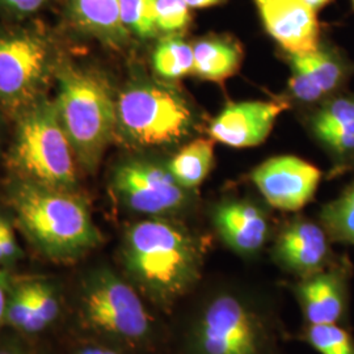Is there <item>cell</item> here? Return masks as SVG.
Returning <instances> with one entry per match:
<instances>
[{"mask_svg":"<svg viewBox=\"0 0 354 354\" xmlns=\"http://www.w3.org/2000/svg\"><path fill=\"white\" fill-rule=\"evenodd\" d=\"M122 256L130 279L160 306L174 304L201 274L200 244L185 228L162 218L129 228Z\"/></svg>","mask_w":354,"mask_h":354,"instance_id":"6da1fadb","label":"cell"},{"mask_svg":"<svg viewBox=\"0 0 354 354\" xmlns=\"http://www.w3.org/2000/svg\"><path fill=\"white\" fill-rule=\"evenodd\" d=\"M10 203L28 239L50 260L74 261L102 243L87 203L71 190L21 180Z\"/></svg>","mask_w":354,"mask_h":354,"instance_id":"7a4b0ae2","label":"cell"},{"mask_svg":"<svg viewBox=\"0 0 354 354\" xmlns=\"http://www.w3.org/2000/svg\"><path fill=\"white\" fill-rule=\"evenodd\" d=\"M55 105L77 163L95 171L117 130V100L104 76L64 64L57 73Z\"/></svg>","mask_w":354,"mask_h":354,"instance_id":"3957f363","label":"cell"},{"mask_svg":"<svg viewBox=\"0 0 354 354\" xmlns=\"http://www.w3.org/2000/svg\"><path fill=\"white\" fill-rule=\"evenodd\" d=\"M76 162L55 102L36 100L20 113L12 165L23 180L71 190L76 184Z\"/></svg>","mask_w":354,"mask_h":354,"instance_id":"277c9868","label":"cell"},{"mask_svg":"<svg viewBox=\"0 0 354 354\" xmlns=\"http://www.w3.org/2000/svg\"><path fill=\"white\" fill-rule=\"evenodd\" d=\"M193 124L189 104L162 84L137 82L117 99V129L137 146L174 145L189 136Z\"/></svg>","mask_w":354,"mask_h":354,"instance_id":"5b68a950","label":"cell"},{"mask_svg":"<svg viewBox=\"0 0 354 354\" xmlns=\"http://www.w3.org/2000/svg\"><path fill=\"white\" fill-rule=\"evenodd\" d=\"M80 313L87 327L117 342L140 344L151 335L152 319L140 294L109 269L84 281Z\"/></svg>","mask_w":354,"mask_h":354,"instance_id":"8992f818","label":"cell"},{"mask_svg":"<svg viewBox=\"0 0 354 354\" xmlns=\"http://www.w3.org/2000/svg\"><path fill=\"white\" fill-rule=\"evenodd\" d=\"M197 354H263L266 330L260 317L235 294H218L205 306L193 333Z\"/></svg>","mask_w":354,"mask_h":354,"instance_id":"52a82bcc","label":"cell"},{"mask_svg":"<svg viewBox=\"0 0 354 354\" xmlns=\"http://www.w3.org/2000/svg\"><path fill=\"white\" fill-rule=\"evenodd\" d=\"M50 46L30 30L0 32V102L23 112L36 102L49 66Z\"/></svg>","mask_w":354,"mask_h":354,"instance_id":"ba28073f","label":"cell"},{"mask_svg":"<svg viewBox=\"0 0 354 354\" xmlns=\"http://www.w3.org/2000/svg\"><path fill=\"white\" fill-rule=\"evenodd\" d=\"M113 188L129 209L147 215L169 214L187 203L184 189L167 167L133 160L120 165Z\"/></svg>","mask_w":354,"mask_h":354,"instance_id":"9c48e42d","label":"cell"},{"mask_svg":"<svg viewBox=\"0 0 354 354\" xmlns=\"http://www.w3.org/2000/svg\"><path fill=\"white\" fill-rule=\"evenodd\" d=\"M320 178L319 168L295 156L272 158L252 172L266 203L283 212H297L310 203Z\"/></svg>","mask_w":354,"mask_h":354,"instance_id":"30bf717a","label":"cell"},{"mask_svg":"<svg viewBox=\"0 0 354 354\" xmlns=\"http://www.w3.org/2000/svg\"><path fill=\"white\" fill-rule=\"evenodd\" d=\"M291 95L306 104L327 102L336 96L353 67L335 48L320 44L317 50L290 55Z\"/></svg>","mask_w":354,"mask_h":354,"instance_id":"8fae6325","label":"cell"},{"mask_svg":"<svg viewBox=\"0 0 354 354\" xmlns=\"http://www.w3.org/2000/svg\"><path fill=\"white\" fill-rule=\"evenodd\" d=\"M266 33L290 55L307 54L320 46L317 11L304 0H253Z\"/></svg>","mask_w":354,"mask_h":354,"instance_id":"7c38bea8","label":"cell"},{"mask_svg":"<svg viewBox=\"0 0 354 354\" xmlns=\"http://www.w3.org/2000/svg\"><path fill=\"white\" fill-rule=\"evenodd\" d=\"M288 105L282 102L228 104L209 127L213 140L230 147H252L263 143Z\"/></svg>","mask_w":354,"mask_h":354,"instance_id":"4fadbf2b","label":"cell"},{"mask_svg":"<svg viewBox=\"0 0 354 354\" xmlns=\"http://www.w3.org/2000/svg\"><path fill=\"white\" fill-rule=\"evenodd\" d=\"M274 259L285 269L304 279L315 274L328 266V234L317 223L297 219L279 234L274 245Z\"/></svg>","mask_w":354,"mask_h":354,"instance_id":"5bb4252c","label":"cell"},{"mask_svg":"<svg viewBox=\"0 0 354 354\" xmlns=\"http://www.w3.org/2000/svg\"><path fill=\"white\" fill-rule=\"evenodd\" d=\"M346 268L332 266L304 277L297 297L308 326L339 324L348 304Z\"/></svg>","mask_w":354,"mask_h":354,"instance_id":"9a60e30c","label":"cell"},{"mask_svg":"<svg viewBox=\"0 0 354 354\" xmlns=\"http://www.w3.org/2000/svg\"><path fill=\"white\" fill-rule=\"evenodd\" d=\"M214 225L231 250L241 254L259 252L269 235L264 212L247 201H227L215 207Z\"/></svg>","mask_w":354,"mask_h":354,"instance_id":"2e32d148","label":"cell"},{"mask_svg":"<svg viewBox=\"0 0 354 354\" xmlns=\"http://www.w3.org/2000/svg\"><path fill=\"white\" fill-rule=\"evenodd\" d=\"M66 16L77 32L120 49L130 38L121 20V0H66Z\"/></svg>","mask_w":354,"mask_h":354,"instance_id":"e0dca14e","label":"cell"},{"mask_svg":"<svg viewBox=\"0 0 354 354\" xmlns=\"http://www.w3.org/2000/svg\"><path fill=\"white\" fill-rule=\"evenodd\" d=\"M317 138L342 159H354V96L336 95L313 118Z\"/></svg>","mask_w":354,"mask_h":354,"instance_id":"ac0fdd59","label":"cell"},{"mask_svg":"<svg viewBox=\"0 0 354 354\" xmlns=\"http://www.w3.org/2000/svg\"><path fill=\"white\" fill-rule=\"evenodd\" d=\"M193 71L210 82H223L234 75L243 61L241 48L230 37L209 36L193 45Z\"/></svg>","mask_w":354,"mask_h":354,"instance_id":"d6986e66","label":"cell"},{"mask_svg":"<svg viewBox=\"0 0 354 354\" xmlns=\"http://www.w3.org/2000/svg\"><path fill=\"white\" fill-rule=\"evenodd\" d=\"M214 159V146L209 140H196L172 158L167 168L184 189H194L209 175Z\"/></svg>","mask_w":354,"mask_h":354,"instance_id":"ffe728a7","label":"cell"},{"mask_svg":"<svg viewBox=\"0 0 354 354\" xmlns=\"http://www.w3.org/2000/svg\"><path fill=\"white\" fill-rule=\"evenodd\" d=\"M193 46L178 35L159 41L152 54V66L156 74L165 79H180L193 71Z\"/></svg>","mask_w":354,"mask_h":354,"instance_id":"44dd1931","label":"cell"},{"mask_svg":"<svg viewBox=\"0 0 354 354\" xmlns=\"http://www.w3.org/2000/svg\"><path fill=\"white\" fill-rule=\"evenodd\" d=\"M322 226L333 241L354 245V181L320 213Z\"/></svg>","mask_w":354,"mask_h":354,"instance_id":"7402d4cb","label":"cell"},{"mask_svg":"<svg viewBox=\"0 0 354 354\" xmlns=\"http://www.w3.org/2000/svg\"><path fill=\"white\" fill-rule=\"evenodd\" d=\"M158 0H121V20L130 36L140 39L153 38L156 28Z\"/></svg>","mask_w":354,"mask_h":354,"instance_id":"603a6c76","label":"cell"},{"mask_svg":"<svg viewBox=\"0 0 354 354\" xmlns=\"http://www.w3.org/2000/svg\"><path fill=\"white\" fill-rule=\"evenodd\" d=\"M306 340L320 354H354L352 335L339 324L308 326Z\"/></svg>","mask_w":354,"mask_h":354,"instance_id":"cb8c5ba5","label":"cell"},{"mask_svg":"<svg viewBox=\"0 0 354 354\" xmlns=\"http://www.w3.org/2000/svg\"><path fill=\"white\" fill-rule=\"evenodd\" d=\"M61 313L59 297L50 283L33 281V319L30 335L42 332L57 320Z\"/></svg>","mask_w":354,"mask_h":354,"instance_id":"d4e9b609","label":"cell"},{"mask_svg":"<svg viewBox=\"0 0 354 354\" xmlns=\"http://www.w3.org/2000/svg\"><path fill=\"white\" fill-rule=\"evenodd\" d=\"M33 319V281L23 282L10 291L6 310L7 323L13 329L30 335Z\"/></svg>","mask_w":354,"mask_h":354,"instance_id":"484cf974","label":"cell"},{"mask_svg":"<svg viewBox=\"0 0 354 354\" xmlns=\"http://www.w3.org/2000/svg\"><path fill=\"white\" fill-rule=\"evenodd\" d=\"M192 21L189 7L184 0H158L156 1V28L158 32L168 36L184 32Z\"/></svg>","mask_w":354,"mask_h":354,"instance_id":"4316f807","label":"cell"},{"mask_svg":"<svg viewBox=\"0 0 354 354\" xmlns=\"http://www.w3.org/2000/svg\"><path fill=\"white\" fill-rule=\"evenodd\" d=\"M20 256V248L16 241L11 225L0 218V266L11 264Z\"/></svg>","mask_w":354,"mask_h":354,"instance_id":"83f0119b","label":"cell"},{"mask_svg":"<svg viewBox=\"0 0 354 354\" xmlns=\"http://www.w3.org/2000/svg\"><path fill=\"white\" fill-rule=\"evenodd\" d=\"M49 0H0V11L12 17H28L42 10Z\"/></svg>","mask_w":354,"mask_h":354,"instance_id":"f1b7e54d","label":"cell"},{"mask_svg":"<svg viewBox=\"0 0 354 354\" xmlns=\"http://www.w3.org/2000/svg\"><path fill=\"white\" fill-rule=\"evenodd\" d=\"M10 277L6 272L0 270V323H4L6 319V310L10 297Z\"/></svg>","mask_w":354,"mask_h":354,"instance_id":"f546056e","label":"cell"},{"mask_svg":"<svg viewBox=\"0 0 354 354\" xmlns=\"http://www.w3.org/2000/svg\"><path fill=\"white\" fill-rule=\"evenodd\" d=\"M189 8H209V7H214L218 6L226 0H184Z\"/></svg>","mask_w":354,"mask_h":354,"instance_id":"4dcf8cb0","label":"cell"},{"mask_svg":"<svg viewBox=\"0 0 354 354\" xmlns=\"http://www.w3.org/2000/svg\"><path fill=\"white\" fill-rule=\"evenodd\" d=\"M76 354H121L120 352H117L115 349L112 348H106V346H97V345H93V346H87V348H83L80 349Z\"/></svg>","mask_w":354,"mask_h":354,"instance_id":"1f68e13d","label":"cell"},{"mask_svg":"<svg viewBox=\"0 0 354 354\" xmlns=\"http://www.w3.org/2000/svg\"><path fill=\"white\" fill-rule=\"evenodd\" d=\"M304 1L308 7H311L313 10H315L317 12L319 10L327 7L333 0H304Z\"/></svg>","mask_w":354,"mask_h":354,"instance_id":"d6a6232c","label":"cell"},{"mask_svg":"<svg viewBox=\"0 0 354 354\" xmlns=\"http://www.w3.org/2000/svg\"><path fill=\"white\" fill-rule=\"evenodd\" d=\"M0 354H24L17 352V351H12V349H0Z\"/></svg>","mask_w":354,"mask_h":354,"instance_id":"836d02e7","label":"cell"},{"mask_svg":"<svg viewBox=\"0 0 354 354\" xmlns=\"http://www.w3.org/2000/svg\"><path fill=\"white\" fill-rule=\"evenodd\" d=\"M352 1V6H353V10H354V0H351Z\"/></svg>","mask_w":354,"mask_h":354,"instance_id":"e575fe53","label":"cell"}]
</instances>
